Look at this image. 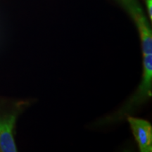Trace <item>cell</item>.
Masks as SVG:
<instances>
[{
	"label": "cell",
	"mask_w": 152,
	"mask_h": 152,
	"mask_svg": "<svg viewBox=\"0 0 152 152\" xmlns=\"http://www.w3.org/2000/svg\"><path fill=\"white\" fill-rule=\"evenodd\" d=\"M152 54L143 56V74L142 81L135 92L117 111L104 116L94 123V126L102 127L118 123L132 116L151 97Z\"/></svg>",
	"instance_id": "cell-1"
},
{
	"label": "cell",
	"mask_w": 152,
	"mask_h": 152,
	"mask_svg": "<svg viewBox=\"0 0 152 152\" xmlns=\"http://www.w3.org/2000/svg\"><path fill=\"white\" fill-rule=\"evenodd\" d=\"M28 102H17L11 105L0 104V152H16L14 129L20 112Z\"/></svg>",
	"instance_id": "cell-2"
},
{
	"label": "cell",
	"mask_w": 152,
	"mask_h": 152,
	"mask_svg": "<svg viewBox=\"0 0 152 152\" xmlns=\"http://www.w3.org/2000/svg\"><path fill=\"white\" fill-rule=\"evenodd\" d=\"M131 17L140 34L142 54H152V32L149 20L138 0H115Z\"/></svg>",
	"instance_id": "cell-3"
},
{
	"label": "cell",
	"mask_w": 152,
	"mask_h": 152,
	"mask_svg": "<svg viewBox=\"0 0 152 152\" xmlns=\"http://www.w3.org/2000/svg\"><path fill=\"white\" fill-rule=\"evenodd\" d=\"M128 121L141 152L152 151V127L146 120L132 116L128 117Z\"/></svg>",
	"instance_id": "cell-4"
},
{
	"label": "cell",
	"mask_w": 152,
	"mask_h": 152,
	"mask_svg": "<svg viewBox=\"0 0 152 152\" xmlns=\"http://www.w3.org/2000/svg\"><path fill=\"white\" fill-rule=\"evenodd\" d=\"M145 4L147 7L148 16L150 19V21L152 20V0H145Z\"/></svg>",
	"instance_id": "cell-5"
}]
</instances>
